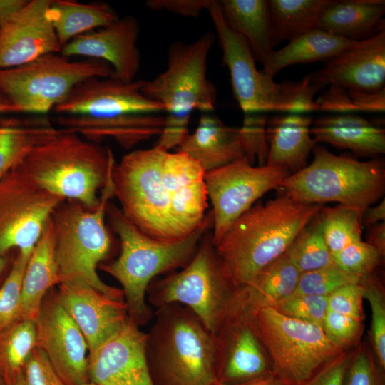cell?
I'll return each mask as SVG.
<instances>
[{"label":"cell","instance_id":"cell-26","mask_svg":"<svg viewBox=\"0 0 385 385\" xmlns=\"http://www.w3.org/2000/svg\"><path fill=\"white\" fill-rule=\"evenodd\" d=\"M313 118L303 113H288L267 118L266 138L269 145L266 164L281 166L294 174L307 165V158L317 142L310 128Z\"/></svg>","mask_w":385,"mask_h":385},{"label":"cell","instance_id":"cell-54","mask_svg":"<svg viewBox=\"0 0 385 385\" xmlns=\"http://www.w3.org/2000/svg\"><path fill=\"white\" fill-rule=\"evenodd\" d=\"M383 221H385L384 198H383L379 204L369 207L365 211L362 217V225L368 227Z\"/></svg>","mask_w":385,"mask_h":385},{"label":"cell","instance_id":"cell-52","mask_svg":"<svg viewBox=\"0 0 385 385\" xmlns=\"http://www.w3.org/2000/svg\"><path fill=\"white\" fill-rule=\"evenodd\" d=\"M366 242L375 247L383 255H385V221L367 227Z\"/></svg>","mask_w":385,"mask_h":385},{"label":"cell","instance_id":"cell-9","mask_svg":"<svg viewBox=\"0 0 385 385\" xmlns=\"http://www.w3.org/2000/svg\"><path fill=\"white\" fill-rule=\"evenodd\" d=\"M167 151L158 145L133 150L115 163L112 178L123 215L146 235L175 242L188 237L176 220L174 194L162 170Z\"/></svg>","mask_w":385,"mask_h":385},{"label":"cell","instance_id":"cell-43","mask_svg":"<svg viewBox=\"0 0 385 385\" xmlns=\"http://www.w3.org/2000/svg\"><path fill=\"white\" fill-rule=\"evenodd\" d=\"M384 257L375 247L362 240L351 243L332 255L335 265L361 277L375 272Z\"/></svg>","mask_w":385,"mask_h":385},{"label":"cell","instance_id":"cell-3","mask_svg":"<svg viewBox=\"0 0 385 385\" xmlns=\"http://www.w3.org/2000/svg\"><path fill=\"white\" fill-rule=\"evenodd\" d=\"M115 164L109 148L62 129L34 148L15 168L63 200L93 209Z\"/></svg>","mask_w":385,"mask_h":385},{"label":"cell","instance_id":"cell-60","mask_svg":"<svg viewBox=\"0 0 385 385\" xmlns=\"http://www.w3.org/2000/svg\"><path fill=\"white\" fill-rule=\"evenodd\" d=\"M83 385H96V384H93V383L89 381V382H88V383H86V384H83Z\"/></svg>","mask_w":385,"mask_h":385},{"label":"cell","instance_id":"cell-29","mask_svg":"<svg viewBox=\"0 0 385 385\" xmlns=\"http://www.w3.org/2000/svg\"><path fill=\"white\" fill-rule=\"evenodd\" d=\"M384 13V0H334L322 14L317 28L361 41L384 30L381 26Z\"/></svg>","mask_w":385,"mask_h":385},{"label":"cell","instance_id":"cell-7","mask_svg":"<svg viewBox=\"0 0 385 385\" xmlns=\"http://www.w3.org/2000/svg\"><path fill=\"white\" fill-rule=\"evenodd\" d=\"M113 168L97 207L88 209L77 202L65 200L53 212L51 222L60 282H82L113 299L124 301L122 290L103 282L96 270L111 245L105 219L109 201L114 197Z\"/></svg>","mask_w":385,"mask_h":385},{"label":"cell","instance_id":"cell-1","mask_svg":"<svg viewBox=\"0 0 385 385\" xmlns=\"http://www.w3.org/2000/svg\"><path fill=\"white\" fill-rule=\"evenodd\" d=\"M282 193L240 215L214 246L222 270L238 289L282 255L322 208Z\"/></svg>","mask_w":385,"mask_h":385},{"label":"cell","instance_id":"cell-58","mask_svg":"<svg viewBox=\"0 0 385 385\" xmlns=\"http://www.w3.org/2000/svg\"><path fill=\"white\" fill-rule=\"evenodd\" d=\"M7 265V257L0 256V277Z\"/></svg>","mask_w":385,"mask_h":385},{"label":"cell","instance_id":"cell-10","mask_svg":"<svg viewBox=\"0 0 385 385\" xmlns=\"http://www.w3.org/2000/svg\"><path fill=\"white\" fill-rule=\"evenodd\" d=\"M240 290L225 274L212 243V231H208L185 266L153 280L146 298L156 308L169 304L185 306L213 334L237 303Z\"/></svg>","mask_w":385,"mask_h":385},{"label":"cell","instance_id":"cell-17","mask_svg":"<svg viewBox=\"0 0 385 385\" xmlns=\"http://www.w3.org/2000/svg\"><path fill=\"white\" fill-rule=\"evenodd\" d=\"M147 334L130 317L88 355L89 381L96 385H155L146 356Z\"/></svg>","mask_w":385,"mask_h":385},{"label":"cell","instance_id":"cell-2","mask_svg":"<svg viewBox=\"0 0 385 385\" xmlns=\"http://www.w3.org/2000/svg\"><path fill=\"white\" fill-rule=\"evenodd\" d=\"M106 215L120 242L119 256L101 269L121 285L128 317L139 327L153 319L154 313L147 304V289L157 276L185 266L195 253L202 237L212 229V214H206L201 226L188 237L175 242L153 239L134 225L113 204Z\"/></svg>","mask_w":385,"mask_h":385},{"label":"cell","instance_id":"cell-48","mask_svg":"<svg viewBox=\"0 0 385 385\" xmlns=\"http://www.w3.org/2000/svg\"><path fill=\"white\" fill-rule=\"evenodd\" d=\"M364 289L361 283L343 286L328 295L327 309L364 320Z\"/></svg>","mask_w":385,"mask_h":385},{"label":"cell","instance_id":"cell-37","mask_svg":"<svg viewBox=\"0 0 385 385\" xmlns=\"http://www.w3.org/2000/svg\"><path fill=\"white\" fill-rule=\"evenodd\" d=\"M318 217L331 255L361 240L362 215L356 210L339 204L332 207L323 206Z\"/></svg>","mask_w":385,"mask_h":385},{"label":"cell","instance_id":"cell-59","mask_svg":"<svg viewBox=\"0 0 385 385\" xmlns=\"http://www.w3.org/2000/svg\"><path fill=\"white\" fill-rule=\"evenodd\" d=\"M0 385H6L4 379L1 374H0Z\"/></svg>","mask_w":385,"mask_h":385},{"label":"cell","instance_id":"cell-4","mask_svg":"<svg viewBox=\"0 0 385 385\" xmlns=\"http://www.w3.org/2000/svg\"><path fill=\"white\" fill-rule=\"evenodd\" d=\"M215 35L205 33L196 41H176L168 49L166 69L150 81H144L145 97L161 104L166 116L158 141L165 149L178 147L188 133L191 113L215 108L217 88L207 76V59Z\"/></svg>","mask_w":385,"mask_h":385},{"label":"cell","instance_id":"cell-53","mask_svg":"<svg viewBox=\"0 0 385 385\" xmlns=\"http://www.w3.org/2000/svg\"><path fill=\"white\" fill-rule=\"evenodd\" d=\"M28 0H0V30Z\"/></svg>","mask_w":385,"mask_h":385},{"label":"cell","instance_id":"cell-28","mask_svg":"<svg viewBox=\"0 0 385 385\" xmlns=\"http://www.w3.org/2000/svg\"><path fill=\"white\" fill-rule=\"evenodd\" d=\"M60 283L51 217L34 247L24 272L19 319H37L48 290Z\"/></svg>","mask_w":385,"mask_h":385},{"label":"cell","instance_id":"cell-11","mask_svg":"<svg viewBox=\"0 0 385 385\" xmlns=\"http://www.w3.org/2000/svg\"><path fill=\"white\" fill-rule=\"evenodd\" d=\"M244 303L274 374L289 385H304L344 352L319 326L286 316L272 307Z\"/></svg>","mask_w":385,"mask_h":385},{"label":"cell","instance_id":"cell-46","mask_svg":"<svg viewBox=\"0 0 385 385\" xmlns=\"http://www.w3.org/2000/svg\"><path fill=\"white\" fill-rule=\"evenodd\" d=\"M267 118L262 113H245L242 125L240 127L245 148L247 159L254 165L257 160L258 165L266 164L269 145L266 138Z\"/></svg>","mask_w":385,"mask_h":385},{"label":"cell","instance_id":"cell-6","mask_svg":"<svg viewBox=\"0 0 385 385\" xmlns=\"http://www.w3.org/2000/svg\"><path fill=\"white\" fill-rule=\"evenodd\" d=\"M312 163L289 175L280 184L283 194L304 204L335 202L365 211L381 199L385 192V164L380 158L360 161L349 155H337L316 145Z\"/></svg>","mask_w":385,"mask_h":385},{"label":"cell","instance_id":"cell-38","mask_svg":"<svg viewBox=\"0 0 385 385\" xmlns=\"http://www.w3.org/2000/svg\"><path fill=\"white\" fill-rule=\"evenodd\" d=\"M318 213L286 251L289 259L300 273L334 263L322 232Z\"/></svg>","mask_w":385,"mask_h":385},{"label":"cell","instance_id":"cell-5","mask_svg":"<svg viewBox=\"0 0 385 385\" xmlns=\"http://www.w3.org/2000/svg\"><path fill=\"white\" fill-rule=\"evenodd\" d=\"M146 356L155 385H210L215 380L212 333L188 307L156 308Z\"/></svg>","mask_w":385,"mask_h":385},{"label":"cell","instance_id":"cell-30","mask_svg":"<svg viewBox=\"0 0 385 385\" xmlns=\"http://www.w3.org/2000/svg\"><path fill=\"white\" fill-rule=\"evenodd\" d=\"M352 41L315 28L274 51L262 66L266 75L274 76L282 69L296 63L327 61L356 44Z\"/></svg>","mask_w":385,"mask_h":385},{"label":"cell","instance_id":"cell-18","mask_svg":"<svg viewBox=\"0 0 385 385\" xmlns=\"http://www.w3.org/2000/svg\"><path fill=\"white\" fill-rule=\"evenodd\" d=\"M143 83V80L127 82L113 76L91 78L78 84L53 111L99 117L164 112L161 104L144 96Z\"/></svg>","mask_w":385,"mask_h":385},{"label":"cell","instance_id":"cell-45","mask_svg":"<svg viewBox=\"0 0 385 385\" xmlns=\"http://www.w3.org/2000/svg\"><path fill=\"white\" fill-rule=\"evenodd\" d=\"M323 329L334 344L346 351L357 347L363 332V320L327 309Z\"/></svg>","mask_w":385,"mask_h":385},{"label":"cell","instance_id":"cell-12","mask_svg":"<svg viewBox=\"0 0 385 385\" xmlns=\"http://www.w3.org/2000/svg\"><path fill=\"white\" fill-rule=\"evenodd\" d=\"M113 74L112 67L103 61L48 53L19 66L0 68V94L20 113L45 115L80 83Z\"/></svg>","mask_w":385,"mask_h":385},{"label":"cell","instance_id":"cell-14","mask_svg":"<svg viewBox=\"0 0 385 385\" xmlns=\"http://www.w3.org/2000/svg\"><path fill=\"white\" fill-rule=\"evenodd\" d=\"M61 197L38 187L16 168L0 180V256L32 251Z\"/></svg>","mask_w":385,"mask_h":385},{"label":"cell","instance_id":"cell-16","mask_svg":"<svg viewBox=\"0 0 385 385\" xmlns=\"http://www.w3.org/2000/svg\"><path fill=\"white\" fill-rule=\"evenodd\" d=\"M35 322L37 347L44 352L64 383L83 385L89 382L86 340L55 292L45 297Z\"/></svg>","mask_w":385,"mask_h":385},{"label":"cell","instance_id":"cell-13","mask_svg":"<svg viewBox=\"0 0 385 385\" xmlns=\"http://www.w3.org/2000/svg\"><path fill=\"white\" fill-rule=\"evenodd\" d=\"M289 172L277 165H257L243 158L205 173L212 210V240L215 246L232 224L263 195L278 190Z\"/></svg>","mask_w":385,"mask_h":385},{"label":"cell","instance_id":"cell-49","mask_svg":"<svg viewBox=\"0 0 385 385\" xmlns=\"http://www.w3.org/2000/svg\"><path fill=\"white\" fill-rule=\"evenodd\" d=\"M23 376L26 385H66L37 346L24 366Z\"/></svg>","mask_w":385,"mask_h":385},{"label":"cell","instance_id":"cell-33","mask_svg":"<svg viewBox=\"0 0 385 385\" xmlns=\"http://www.w3.org/2000/svg\"><path fill=\"white\" fill-rule=\"evenodd\" d=\"M334 0H268L272 48L317 28Z\"/></svg>","mask_w":385,"mask_h":385},{"label":"cell","instance_id":"cell-23","mask_svg":"<svg viewBox=\"0 0 385 385\" xmlns=\"http://www.w3.org/2000/svg\"><path fill=\"white\" fill-rule=\"evenodd\" d=\"M162 170L174 192L176 220L185 236L188 237L201 226L206 216V172L197 160L178 150L165 153Z\"/></svg>","mask_w":385,"mask_h":385},{"label":"cell","instance_id":"cell-55","mask_svg":"<svg viewBox=\"0 0 385 385\" xmlns=\"http://www.w3.org/2000/svg\"><path fill=\"white\" fill-rule=\"evenodd\" d=\"M210 385H289L286 382H284L283 380H282L280 378H279L277 376L272 375L271 376L260 379L257 381L248 382V383H243V384H227L220 383L217 381H215L212 384Z\"/></svg>","mask_w":385,"mask_h":385},{"label":"cell","instance_id":"cell-47","mask_svg":"<svg viewBox=\"0 0 385 385\" xmlns=\"http://www.w3.org/2000/svg\"><path fill=\"white\" fill-rule=\"evenodd\" d=\"M344 385H385L384 370L379 366L367 344L357 346Z\"/></svg>","mask_w":385,"mask_h":385},{"label":"cell","instance_id":"cell-56","mask_svg":"<svg viewBox=\"0 0 385 385\" xmlns=\"http://www.w3.org/2000/svg\"><path fill=\"white\" fill-rule=\"evenodd\" d=\"M19 113L18 108L0 94V115Z\"/></svg>","mask_w":385,"mask_h":385},{"label":"cell","instance_id":"cell-32","mask_svg":"<svg viewBox=\"0 0 385 385\" xmlns=\"http://www.w3.org/2000/svg\"><path fill=\"white\" fill-rule=\"evenodd\" d=\"M47 16L63 48L75 37L106 27L119 16L106 2L51 0Z\"/></svg>","mask_w":385,"mask_h":385},{"label":"cell","instance_id":"cell-27","mask_svg":"<svg viewBox=\"0 0 385 385\" xmlns=\"http://www.w3.org/2000/svg\"><path fill=\"white\" fill-rule=\"evenodd\" d=\"M310 133L318 143L348 149L361 156L385 153V130L354 114L327 115L313 120Z\"/></svg>","mask_w":385,"mask_h":385},{"label":"cell","instance_id":"cell-39","mask_svg":"<svg viewBox=\"0 0 385 385\" xmlns=\"http://www.w3.org/2000/svg\"><path fill=\"white\" fill-rule=\"evenodd\" d=\"M315 102L318 111L384 112L385 88L376 92H361L330 85Z\"/></svg>","mask_w":385,"mask_h":385},{"label":"cell","instance_id":"cell-41","mask_svg":"<svg viewBox=\"0 0 385 385\" xmlns=\"http://www.w3.org/2000/svg\"><path fill=\"white\" fill-rule=\"evenodd\" d=\"M31 252L18 250L9 273L0 287V332L19 319L23 277Z\"/></svg>","mask_w":385,"mask_h":385},{"label":"cell","instance_id":"cell-19","mask_svg":"<svg viewBox=\"0 0 385 385\" xmlns=\"http://www.w3.org/2000/svg\"><path fill=\"white\" fill-rule=\"evenodd\" d=\"M139 33L138 20L126 16L109 26L75 37L63 46L61 53L68 58L82 56L106 61L113 68L112 76L132 81L140 67L137 46Z\"/></svg>","mask_w":385,"mask_h":385},{"label":"cell","instance_id":"cell-36","mask_svg":"<svg viewBox=\"0 0 385 385\" xmlns=\"http://www.w3.org/2000/svg\"><path fill=\"white\" fill-rule=\"evenodd\" d=\"M51 124L0 128V180L37 145L61 132Z\"/></svg>","mask_w":385,"mask_h":385},{"label":"cell","instance_id":"cell-44","mask_svg":"<svg viewBox=\"0 0 385 385\" xmlns=\"http://www.w3.org/2000/svg\"><path fill=\"white\" fill-rule=\"evenodd\" d=\"M328 296L292 294L275 304L280 313L323 328L327 312Z\"/></svg>","mask_w":385,"mask_h":385},{"label":"cell","instance_id":"cell-24","mask_svg":"<svg viewBox=\"0 0 385 385\" xmlns=\"http://www.w3.org/2000/svg\"><path fill=\"white\" fill-rule=\"evenodd\" d=\"M56 122L60 128L97 143L111 138L121 147L130 149L135 145L160 135L164 116L158 114H128L117 116L60 115Z\"/></svg>","mask_w":385,"mask_h":385},{"label":"cell","instance_id":"cell-25","mask_svg":"<svg viewBox=\"0 0 385 385\" xmlns=\"http://www.w3.org/2000/svg\"><path fill=\"white\" fill-rule=\"evenodd\" d=\"M209 172L247 158L241 128L224 123L217 115L202 114L197 128L178 147Z\"/></svg>","mask_w":385,"mask_h":385},{"label":"cell","instance_id":"cell-20","mask_svg":"<svg viewBox=\"0 0 385 385\" xmlns=\"http://www.w3.org/2000/svg\"><path fill=\"white\" fill-rule=\"evenodd\" d=\"M55 295L83 334L88 353L118 332L129 317L124 301L82 282H61Z\"/></svg>","mask_w":385,"mask_h":385},{"label":"cell","instance_id":"cell-31","mask_svg":"<svg viewBox=\"0 0 385 385\" xmlns=\"http://www.w3.org/2000/svg\"><path fill=\"white\" fill-rule=\"evenodd\" d=\"M227 26L247 41L255 61L265 64L273 51L267 0L217 1Z\"/></svg>","mask_w":385,"mask_h":385},{"label":"cell","instance_id":"cell-35","mask_svg":"<svg viewBox=\"0 0 385 385\" xmlns=\"http://www.w3.org/2000/svg\"><path fill=\"white\" fill-rule=\"evenodd\" d=\"M36 346L34 320L19 319L0 332V374L6 384L22 372Z\"/></svg>","mask_w":385,"mask_h":385},{"label":"cell","instance_id":"cell-22","mask_svg":"<svg viewBox=\"0 0 385 385\" xmlns=\"http://www.w3.org/2000/svg\"><path fill=\"white\" fill-rule=\"evenodd\" d=\"M319 88L337 85L361 92H376L385 85V31L359 41L356 45L326 61L309 73Z\"/></svg>","mask_w":385,"mask_h":385},{"label":"cell","instance_id":"cell-15","mask_svg":"<svg viewBox=\"0 0 385 385\" xmlns=\"http://www.w3.org/2000/svg\"><path fill=\"white\" fill-rule=\"evenodd\" d=\"M212 335L216 381L237 384L274 375L240 292L237 303Z\"/></svg>","mask_w":385,"mask_h":385},{"label":"cell","instance_id":"cell-8","mask_svg":"<svg viewBox=\"0 0 385 385\" xmlns=\"http://www.w3.org/2000/svg\"><path fill=\"white\" fill-rule=\"evenodd\" d=\"M206 10L230 73L233 95L245 113L318 111L314 96L320 89L311 83L309 74L299 81L274 82L257 68L246 40L227 26L217 1L210 0Z\"/></svg>","mask_w":385,"mask_h":385},{"label":"cell","instance_id":"cell-51","mask_svg":"<svg viewBox=\"0 0 385 385\" xmlns=\"http://www.w3.org/2000/svg\"><path fill=\"white\" fill-rule=\"evenodd\" d=\"M210 0H148V8L153 11L166 10L184 17H198L206 9Z\"/></svg>","mask_w":385,"mask_h":385},{"label":"cell","instance_id":"cell-40","mask_svg":"<svg viewBox=\"0 0 385 385\" xmlns=\"http://www.w3.org/2000/svg\"><path fill=\"white\" fill-rule=\"evenodd\" d=\"M364 287V297L371 312L370 339L371 349L379 366L385 370V294L376 272L364 277L360 282Z\"/></svg>","mask_w":385,"mask_h":385},{"label":"cell","instance_id":"cell-21","mask_svg":"<svg viewBox=\"0 0 385 385\" xmlns=\"http://www.w3.org/2000/svg\"><path fill=\"white\" fill-rule=\"evenodd\" d=\"M51 0H30L0 30V68L19 66L42 56L61 53L48 18Z\"/></svg>","mask_w":385,"mask_h":385},{"label":"cell","instance_id":"cell-42","mask_svg":"<svg viewBox=\"0 0 385 385\" xmlns=\"http://www.w3.org/2000/svg\"><path fill=\"white\" fill-rule=\"evenodd\" d=\"M363 277L341 269L334 263L300 274L293 294L328 296L337 289L360 283Z\"/></svg>","mask_w":385,"mask_h":385},{"label":"cell","instance_id":"cell-34","mask_svg":"<svg viewBox=\"0 0 385 385\" xmlns=\"http://www.w3.org/2000/svg\"><path fill=\"white\" fill-rule=\"evenodd\" d=\"M300 272L285 253L263 267L240 294L246 304L274 307L293 294Z\"/></svg>","mask_w":385,"mask_h":385},{"label":"cell","instance_id":"cell-57","mask_svg":"<svg viewBox=\"0 0 385 385\" xmlns=\"http://www.w3.org/2000/svg\"><path fill=\"white\" fill-rule=\"evenodd\" d=\"M6 385H26L24 378L23 376V371L16 377H15L11 381Z\"/></svg>","mask_w":385,"mask_h":385},{"label":"cell","instance_id":"cell-50","mask_svg":"<svg viewBox=\"0 0 385 385\" xmlns=\"http://www.w3.org/2000/svg\"><path fill=\"white\" fill-rule=\"evenodd\" d=\"M356 348L343 352L327 363L304 385H344Z\"/></svg>","mask_w":385,"mask_h":385}]
</instances>
